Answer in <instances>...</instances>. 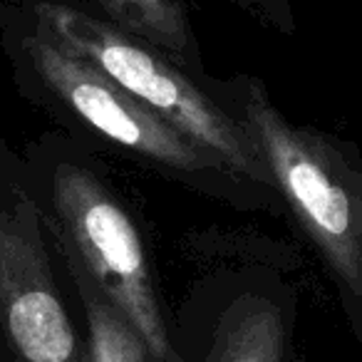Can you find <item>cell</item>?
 <instances>
[{"label": "cell", "instance_id": "cell-4", "mask_svg": "<svg viewBox=\"0 0 362 362\" xmlns=\"http://www.w3.org/2000/svg\"><path fill=\"white\" fill-rule=\"evenodd\" d=\"M206 266L171 308L179 362H293L298 291L271 238H206Z\"/></svg>", "mask_w": 362, "mask_h": 362}, {"label": "cell", "instance_id": "cell-1", "mask_svg": "<svg viewBox=\"0 0 362 362\" xmlns=\"http://www.w3.org/2000/svg\"><path fill=\"white\" fill-rule=\"evenodd\" d=\"M0 52L16 90L42 110L60 132L87 149L151 171L159 179L236 211L283 218L278 192L233 171L156 112L124 92L13 0H0Z\"/></svg>", "mask_w": 362, "mask_h": 362}, {"label": "cell", "instance_id": "cell-3", "mask_svg": "<svg viewBox=\"0 0 362 362\" xmlns=\"http://www.w3.org/2000/svg\"><path fill=\"white\" fill-rule=\"evenodd\" d=\"M21 154L52 241L90 273L151 360L179 362L171 345V308L156 291L146 238L112 184L105 159L60 129L28 141Z\"/></svg>", "mask_w": 362, "mask_h": 362}, {"label": "cell", "instance_id": "cell-5", "mask_svg": "<svg viewBox=\"0 0 362 362\" xmlns=\"http://www.w3.org/2000/svg\"><path fill=\"white\" fill-rule=\"evenodd\" d=\"M0 362H90L30 171L0 134Z\"/></svg>", "mask_w": 362, "mask_h": 362}, {"label": "cell", "instance_id": "cell-9", "mask_svg": "<svg viewBox=\"0 0 362 362\" xmlns=\"http://www.w3.org/2000/svg\"><path fill=\"white\" fill-rule=\"evenodd\" d=\"M233 6L241 8L246 16L266 28L291 35L296 30V13H293V0H231Z\"/></svg>", "mask_w": 362, "mask_h": 362}, {"label": "cell", "instance_id": "cell-6", "mask_svg": "<svg viewBox=\"0 0 362 362\" xmlns=\"http://www.w3.org/2000/svg\"><path fill=\"white\" fill-rule=\"evenodd\" d=\"M75 55L129 92L134 100L221 156L233 171L273 189V179L248 132L209 90L159 50L115 30L70 0H13Z\"/></svg>", "mask_w": 362, "mask_h": 362}, {"label": "cell", "instance_id": "cell-7", "mask_svg": "<svg viewBox=\"0 0 362 362\" xmlns=\"http://www.w3.org/2000/svg\"><path fill=\"white\" fill-rule=\"evenodd\" d=\"M115 30L159 50L197 82L211 77L194 33L189 0H70Z\"/></svg>", "mask_w": 362, "mask_h": 362}, {"label": "cell", "instance_id": "cell-8", "mask_svg": "<svg viewBox=\"0 0 362 362\" xmlns=\"http://www.w3.org/2000/svg\"><path fill=\"white\" fill-rule=\"evenodd\" d=\"M52 246H55L65 283L80 310L90 362H154L139 335L107 300V296L97 288L90 273L75 261V256L65 251L57 241H52Z\"/></svg>", "mask_w": 362, "mask_h": 362}, {"label": "cell", "instance_id": "cell-2", "mask_svg": "<svg viewBox=\"0 0 362 362\" xmlns=\"http://www.w3.org/2000/svg\"><path fill=\"white\" fill-rule=\"evenodd\" d=\"M209 95L248 132L283 204L335 288L362 352V149L350 139L293 122L253 75L209 77Z\"/></svg>", "mask_w": 362, "mask_h": 362}]
</instances>
